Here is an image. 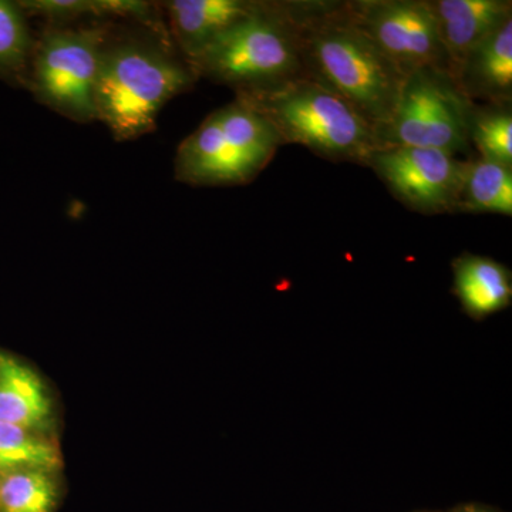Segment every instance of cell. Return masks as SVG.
Masks as SVG:
<instances>
[{"label": "cell", "mask_w": 512, "mask_h": 512, "mask_svg": "<svg viewBox=\"0 0 512 512\" xmlns=\"http://www.w3.org/2000/svg\"><path fill=\"white\" fill-rule=\"evenodd\" d=\"M52 403L42 380L15 357L0 353V423L39 431L49 426Z\"/></svg>", "instance_id": "obj_13"}, {"label": "cell", "mask_w": 512, "mask_h": 512, "mask_svg": "<svg viewBox=\"0 0 512 512\" xmlns=\"http://www.w3.org/2000/svg\"><path fill=\"white\" fill-rule=\"evenodd\" d=\"M62 464L59 448L37 431L0 423V474L19 470L52 473Z\"/></svg>", "instance_id": "obj_16"}, {"label": "cell", "mask_w": 512, "mask_h": 512, "mask_svg": "<svg viewBox=\"0 0 512 512\" xmlns=\"http://www.w3.org/2000/svg\"><path fill=\"white\" fill-rule=\"evenodd\" d=\"M271 121L284 144H299L330 161L365 165L379 148L373 128L345 100L311 77L271 92L238 94Z\"/></svg>", "instance_id": "obj_4"}, {"label": "cell", "mask_w": 512, "mask_h": 512, "mask_svg": "<svg viewBox=\"0 0 512 512\" xmlns=\"http://www.w3.org/2000/svg\"><path fill=\"white\" fill-rule=\"evenodd\" d=\"M18 3L25 13L55 22H67L87 15L100 16L99 0H25Z\"/></svg>", "instance_id": "obj_20"}, {"label": "cell", "mask_w": 512, "mask_h": 512, "mask_svg": "<svg viewBox=\"0 0 512 512\" xmlns=\"http://www.w3.org/2000/svg\"><path fill=\"white\" fill-rule=\"evenodd\" d=\"M255 0H170L164 3L174 42L190 66L225 30L247 18Z\"/></svg>", "instance_id": "obj_11"}, {"label": "cell", "mask_w": 512, "mask_h": 512, "mask_svg": "<svg viewBox=\"0 0 512 512\" xmlns=\"http://www.w3.org/2000/svg\"><path fill=\"white\" fill-rule=\"evenodd\" d=\"M471 104L447 73L414 72L404 80L392 119L377 131V144L436 148L457 157L470 146Z\"/></svg>", "instance_id": "obj_7"}, {"label": "cell", "mask_w": 512, "mask_h": 512, "mask_svg": "<svg viewBox=\"0 0 512 512\" xmlns=\"http://www.w3.org/2000/svg\"><path fill=\"white\" fill-rule=\"evenodd\" d=\"M346 5L357 26L404 77L424 69L450 76L429 0H353Z\"/></svg>", "instance_id": "obj_8"}, {"label": "cell", "mask_w": 512, "mask_h": 512, "mask_svg": "<svg viewBox=\"0 0 512 512\" xmlns=\"http://www.w3.org/2000/svg\"><path fill=\"white\" fill-rule=\"evenodd\" d=\"M456 293L471 316L483 318L511 302V274L504 265L480 255H461L453 264Z\"/></svg>", "instance_id": "obj_14"}, {"label": "cell", "mask_w": 512, "mask_h": 512, "mask_svg": "<svg viewBox=\"0 0 512 512\" xmlns=\"http://www.w3.org/2000/svg\"><path fill=\"white\" fill-rule=\"evenodd\" d=\"M197 77L238 94L271 92L305 79L302 30L293 2H258L251 15L218 36L190 64Z\"/></svg>", "instance_id": "obj_2"}, {"label": "cell", "mask_w": 512, "mask_h": 512, "mask_svg": "<svg viewBox=\"0 0 512 512\" xmlns=\"http://www.w3.org/2000/svg\"><path fill=\"white\" fill-rule=\"evenodd\" d=\"M281 136L271 121L235 99L185 138L174 161L175 178L197 187L248 184L271 163Z\"/></svg>", "instance_id": "obj_5"}, {"label": "cell", "mask_w": 512, "mask_h": 512, "mask_svg": "<svg viewBox=\"0 0 512 512\" xmlns=\"http://www.w3.org/2000/svg\"><path fill=\"white\" fill-rule=\"evenodd\" d=\"M457 212L512 215V167L487 158H468Z\"/></svg>", "instance_id": "obj_15"}, {"label": "cell", "mask_w": 512, "mask_h": 512, "mask_svg": "<svg viewBox=\"0 0 512 512\" xmlns=\"http://www.w3.org/2000/svg\"><path fill=\"white\" fill-rule=\"evenodd\" d=\"M464 165L436 148L379 147L367 160L394 197L421 214L457 212Z\"/></svg>", "instance_id": "obj_9"}, {"label": "cell", "mask_w": 512, "mask_h": 512, "mask_svg": "<svg viewBox=\"0 0 512 512\" xmlns=\"http://www.w3.org/2000/svg\"><path fill=\"white\" fill-rule=\"evenodd\" d=\"M194 80L190 67L175 59L168 46L109 40L94 90L97 120L117 141L153 133L165 104L187 92Z\"/></svg>", "instance_id": "obj_3"}, {"label": "cell", "mask_w": 512, "mask_h": 512, "mask_svg": "<svg viewBox=\"0 0 512 512\" xmlns=\"http://www.w3.org/2000/svg\"><path fill=\"white\" fill-rule=\"evenodd\" d=\"M107 33L97 25L46 30L33 50L28 74L36 99L67 119L97 121L94 90Z\"/></svg>", "instance_id": "obj_6"}, {"label": "cell", "mask_w": 512, "mask_h": 512, "mask_svg": "<svg viewBox=\"0 0 512 512\" xmlns=\"http://www.w3.org/2000/svg\"><path fill=\"white\" fill-rule=\"evenodd\" d=\"M308 76L346 101L375 134L392 119L406 77L357 26L346 2H293Z\"/></svg>", "instance_id": "obj_1"}, {"label": "cell", "mask_w": 512, "mask_h": 512, "mask_svg": "<svg viewBox=\"0 0 512 512\" xmlns=\"http://www.w3.org/2000/svg\"><path fill=\"white\" fill-rule=\"evenodd\" d=\"M468 136L480 157L512 167L511 106L471 104Z\"/></svg>", "instance_id": "obj_18"}, {"label": "cell", "mask_w": 512, "mask_h": 512, "mask_svg": "<svg viewBox=\"0 0 512 512\" xmlns=\"http://www.w3.org/2000/svg\"><path fill=\"white\" fill-rule=\"evenodd\" d=\"M429 3L453 82L471 50L512 18L511 0H429Z\"/></svg>", "instance_id": "obj_10"}, {"label": "cell", "mask_w": 512, "mask_h": 512, "mask_svg": "<svg viewBox=\"0 0 512 512\" xmlns=\"http://www.w3.org/2000/svg\"><path fill=\"white\" fill-rule=\"evenodd\" d=\"M57 500L59 490L49 471L0 474V512H53Z\"/></svg>", "instance_id": "obj_17"}, {"label": "cell", "mask_w": 512, "mask_h": 512, "mask_svg": "<svg viewBox=\"0 0 512 512\" xmlns=\"http://www.w3.org/2000/svg\"><path fill=\"white\" fill-rule=\"evenodd\" d=\"M454 84L473 104L484 101L491 106H511L512 18L471 50Z\"/></svg>", "instance_id": "obj_12"}, {"label": "cell", "mask_w": 512, "mask_h": 512, "mask_svg": "<svg viewBox=\"0 0 512 512\" xmlns=\"http://www.w3.org/2000/svg\"><path fill=\"white\" fill-rule=\"evenodd\" d=\"M33 50L25 10L18 2L0 0V76H25Z\"/></svg>", "instance_id": "obj_19"}, {"label": "cell", "mask_w": 512, "mask_h": 512, "mask_svg": "<svg viewBox=\"0 0 512 512\" xmlns=\"http://www.w3.org/2000/svg\"><path fill=\"white\" fill-rule=\"evenodd\" d=\"M474 512H485V511H474Z\"/></svg>", "instance_id": "obj_21"}]
</instances>
